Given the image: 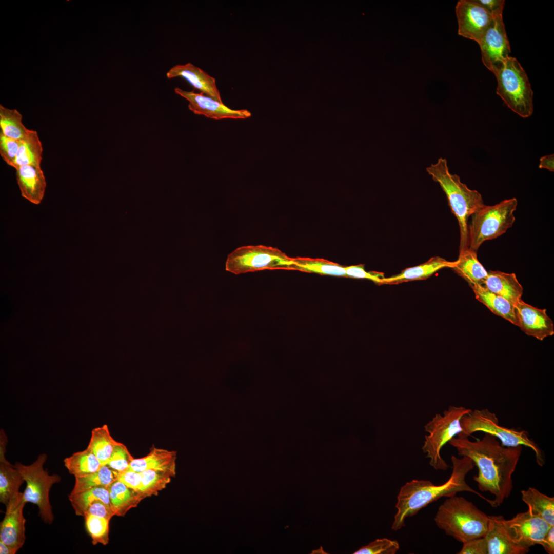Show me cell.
<instances>
[{
    "label": "cell",
    "instance_id": "7dc6e473",
    "mask_svg": "<svg viewBox=\"0 0 554 554\" xmlns=\"http://www.w3.org/2000/svg\"><path fill=\"white\" fill-rule=\"evenodd\" d=\"M19 549L7 545L0 541V553L1 554H15Z\"/></svg>",
    "mask_w": 554,
    "mask_h": 554
},
{
    "label": "cell",
    "instance_id": "ac0fdd59",
    "mask_svg": "<svg viewBox=\"0 0 554 554\" xmlns=\"http://www.w3.org/2000/svg\"><path fill=\"white\" fill-rule=\"evenodd\" d=\"M15 170L22 196L34 204H39L46 188V179L41 166H21Z\"/></svg>",
    "mask_w": 554,
    "mask_h": 554
},
{
    "label": "cell",
    "instance_id": "d590c367",
    "mask_svg": "<svg viewBox=\"0 0 554 554\" xmlns=\"http://www.w3.org/2000/svg\"><path fill=\"white\" fill-rule=\"evenodd\" d=\"M84 518L85 527L91 538L92 544L107 545L109 540L110 520L89 514H86Z\"/></svg>",
    "mask_w": 554,
    "mask_h": 554
},
{
    "label": "cell",
    "instance_id": "30bf717a",
    "mask_svg": "<svg viewBox=\"0 0 554 554\" xmlns=\"http://www.w3.org/2000/svg\"><path fill=\"white\" fill-rule=\"evenodd\" d=\"M47 459L46 454L42 453L29 465L17 462L14 466L26 483L23 492L25 501L37 505L43 521L51 524L53 515L49 500V491L53 484L60 481L61 478L57 474H49L44 469Z\"/></svg>",
    "mask_w": 554,
    "mask_h": 554
},
{
    "label": "cell",
    "instance_id": "5bb4252c",
    "mask_svg": "<svg viewBox=\"0 0 554 554\" xmlns=\"http://www.w3.org/2000/svg\"><path fill=\"white\" fill-rule=\"evenodd\" d=\"M174 92L188 101L189 109L195 114L214 120L246 119L251 116V112L247 109H231L223 102L216 101L201 92L198 93L185 91L178 87L174 88Z\"/></svg>",
    "mask_w": 554,
    "mask_h": 554
},
{
    "label": "cell",
    "instance_id": "603a6c76",
    "mask_svg": "<svg viewBox=\"0 0 554 554\" xmlns=\"http://www.w3.org/2000/svg\"><path fill=\"white\" fill-rule=\"evenodd\" d=\"M176 453L165 449L153 447L146 456L134 459L129 468L142 472L148 469L162 470L176 474Z\"/></svg>",
    "mask_w": 554,
    "mask_h": 554
},
{
    "label": "cell",
    "instance_id": "44dd1931",
    "mask_svg": "<svg viewBox=\"0 0 554 554\" xmlns=\"http://www.w3.org/2000/svg\"><path fill=\"white\" fill-rule=\"evenodd\" d=\"M481 285L514 305L522 299L523 288L514 273L490 270Z\"/></svg>",
    "mask_w": 554,
    "mask_h": 554
},
{
    "label": "cell",
    "instance_id": "5b68a950",
    "mask_svg": "<svg viewBox=\"0 0 554 554\" xmlns=\"http://www.w3.org/2000/svg\"><path fill=\"white\" fill-rule=\"evenodd\" d=\"M493 73L498 82L497 94L506 106L522 117L530 116L533 111V91L518 60L509 56Z\"/></svg>",
    "mask_w": 554,
    "mask_h": 554
},
{
    "label": "cell",
    "instance_id": "7a4b0ae2",
    "mask_svg": "<svg viewBox=\"0 0 554 554\" xmlns=\"http://www.w3.org/2000/svg\"><path fill=\"white\" fill-rule=\"evenodd\" d=\"M451 460L452 472L448 480L443 484L436 485L430 481L413 480L401 488L397 496V512L394 516L392 530L396 531L404 527L407 518L416 515L421 509L440 498L451 497L458 492H472L491 504L492 500L473 489L466 482V475L474 466L471 460L466 456L458 458L452 455Z\"/></svg>",
    "mask_w": 554,
    "mask_h": 554
},
{
    "label": "cell",
    "instance_id": "7bdbcfd3",
    "mask_svg": "<svg viewBox=\"0 0 554 554\" xmlns=\"http://www.w3.org/2000/svg\"><path fill=\"white\" fill-rule=\"evenodd\" d=\"M458 554H487L486 541L484 537L469 540L463 543Z\"/></svg>",
    "mask_w": 554,
    "mask_h": 554
},
{
    "label": "cell",
    "instance_id": "9a60e30c",
    "mask_svg": "<svg viewBox=\"0 0 554 554\" xmlns=\"http://www.w3.org/2000/svg\"><path fill=\"white\" fill-rule=\"evenodd\" d=\"M26 503L23 492L19 491L11 498L6 504L5 515L0 525V541L18 549L25 541L23 508Z\"/></svg>",
    "mask_w": 554,
    "mask_h": 554
},
{
    "label": "cell",
    "instance_id": "ba28073f",
    "mask_svg": "<svg viewBox=\"0 0 554 554\" xmlns=\"http://www.w3.org/2000/svg\"><path fill=\"white\" fill-rule=\"evenodd\" d=\"M471 409L463 406H450L443 414H436L425 426V435L422 449L429 458V464L436 470H446L449 466L441 455V451L454 437L462 432V417Z\"/></svg>",
    "mask_w": 554,
    "mask_h": 554
},
{
    "label": "cell",
    "instance_id": "f6af8a7d",
    "mask_svg": "<svg viewBox=\"0 0 554 554\" xmlns=\"http://www.w3.org/2000/svg\"><path fill=\"white\" fill-rule=\"evenodd\" d=\"M549 554L554 553V526H550L541 544Z\"/></svg>",
    "mask_w": 554,
    "mask_h": 554
},
{
    "label": "cell",
    "instance_id": "4dcf8cb0",
    "mask_svg": "<svg viewBox=\"0 0 554 554\" xmlns=\"http://www.w3.org/2000/svg\"><path fill=\"white\" fill-rule=\"evenodd\" d=\"M294 270L322 275L345 276V267L323 259L306 257L293 258Z\"/></svg>",
    "mask_w": 554,
    "mask_h": 554
},
{
    "label": "cell",
    "instance_id": "6da1fadb",
    "mask_svg": "<svg viewBox=\"0 0 554 554\" xmlns=\"http://www.w3.org/2000/svg\"><path fill=\"white\" fill-rule=\"evenodd\" d=\"M449 443L458 454L470 458L478 469L473 480L482 492L494 496L491 506L497 507L510 495L513 487L512 476L520 459L522 446L506 447L494 436L485 433L481 439L471 441L459 433Z\"/></svg>",
    "mask_w": 554,
    "mask_h": 554
},
{
    "label": "cell",
    "instance_id": "9c48e42d",
    "mask_svg": "<svg viewBox=\"0 0 554 554\" xmlns=\"http://www.w3.org/2000/svg\"><path fill=\"white\" fill-rule=\"evenodd\" d=\"M276 269L294 270L293 258L262 245L239 247L228 255L225 262V270L235 275Z\"/></svg>",
    "mask_w": 554,
    "mask_h": 554
},
{
    "label": "cell",
    "instance_id": "ee69618b",
    "mask_svg": "<svg viewBox=\"0 0 554 554\" xmlns=\"http://www.w3.org/2000/svg\"><path fill=\"white\" fill-rule=\"evenodd\" d=\"M493 16L502 15L504 0H476Z\"/></svg>",
    "mask_w": 554,
    "mask_h": 554
},
{
    "label": "cell",
    "instance_id": "ffe728a7",
    "mask_svg": "<svg viewBox=\"0 0 554 554\" xmlns=\"http://www.w3.org/2000/svg\"><path fill=\"white\" fill-rule=\"evenodd\" d=\"M7 437L1 431L0 439V502L6 504L14 494L19 492L25 482L21 473L14 465L5 458Z\"/></svg>",
    "mask_w": 554,
    "mask_h": 554
},
{
    "label": "cell",
    "instance_id": "e575fe53",
    "mask_svg": "<svg viewBox=\"0 0 554 554\" xmlns=\"http://www.w3.org/2000/svg\"><path fill=\"white\" fill-rule=\"evenodd\" d=\"M142 476L141 492L144 498L158 492L166 487L174 476L170 472L156 469H148L140 472Z\"/></svg>",
    "mask_w": 554,
    "mask_h": 554
},
{
    "label": "cell",
    "instance_id": "83f0119b",
    "mask_svg": "<svg viewBox=\"0 0 554 554\" xmlns=\"http://www.w3.org/2000/svg\"><path fill=\"white\" fill-rule=\"evenodd\" d=\"M43 151L42 144L37 131L30 129L27 135L20 141L13 168L25 165L41 166Z\"/></svg>",
    "mask_w": 554,
    "mask_h": 554
},
{
    "label": "cell",
    "instance_id": "4316f807",
    "mask_svg": "<svg viewBox=\"0 0 554 554\" xmlns=\"http://www.w3.org/2000/svg\"><path fill=\"white\" fill-rule=\"evenodd\" d=\"M522 500L534 515L539 517L550 526H554V498L529 487L521 491Z\"/></svg>",
    "mask_w": 554,
    "mask_h": 554
},
{
    "label": "cell",
    "instance_id": "8fae6325",
    "mask_svg": "<svg viewBox=\"0 0 554 554\" xmlns=\"http://www.w3.org/2000/svg\"><path fill=\"white\" fill-rule=\"evenodd\" d=\"M500 519L512 541L529 549L533 545L541 544L550 526L544 520L532 514L528 508L511 519L506 520L502 516H500Z\"/></svg>",
    "mask_w": 554,
    "mask_h": 554
},
{
    "label": "cell",
    "instance_id": "f546056e",
    "mask_svg": "<svg viewBox=\"0 0 554 554\" xmlns=\"http://www.w3.org/2000/svg\"><path fill=\"white\" fill-rule=\"evenodd\" d=\"M118 442L110 434L106 424L92 429L87 448L98 458L102 465H106L115 446Z\"/></svg>",
    "mask_w": 554,
    "mask_h": 554
},
{
    "label": "cell",
    "instance_id": "484cf974",
    "mask_svg": "<svg viewBox=\"0 0 554 554\" xmlns=\"http://www.w3.org/2000/svg\"><path fill=\"white\" fill-rule=\"evenodd\" d=\"M109 497L115 516H123L145 499L139 491L128 487L118 480L109 487Z\"/></svg>",
    "mask_w": 554,
    "mask_h": 554
},
{
    "label": "cell",
    "instance_id": "1f68e13d",
    "mask_svg": "<svg viewBox=\"0 0 554 554\" xmlns=\"http://www.w3.org/2000/svg\"><path fill=\"white\" fill-rule=\"evenodd\" d=\"M118 472L107 465H102L100 469L87 476L75 477V483L70 493L74 494L99 487H109L117 480Z\"/></svg>",
    "mask_w": 554,
    "mask_h": 554
},
{
    "label": "cell",
    "instance_id": "74e56055",
    "mask_svg": "<svg viewBox=\"0 0 554 554\" xmlns=\"http://www.w3.org/2000/svg\"><path fill=\"white\" fill-rule=\"evenodd\" d=\"M134 459L126 445L118 442L115 446L106 465L120 473L129 468Z\"/></svg>",
    "mask_w": 554,
    "mask_h": 554
},
{
    "label": "cell",
    "instance_id": "f1b7e54d",
    "mask_svg": "<svg viewBox=\"0 0 554 554\" xmlns=\"http://www.w3.org/2000/svg\"><path fill=\"white\" fill-rule=\"evenodd\" d=\"M64 463L69 472L74 477H83L95 472L102 466L96 456L87 448L66 458Z\"/></svg>",
    "mask_w": 554,
    "mask_h": 554
},
{
    "label": "cell",
    "instance_id": "52a82bcc",
    "mask_svg": "<svg viewBox=\"0 0 554 554\" xmlns=\"http://www.w3.org/2000/svg\"><path fill=\"white\" fill-rule=\"evenodd\" d=\"M460 424L462 429L461 433L468 437L482 431L496 437L504 446L528 447L534 452L537 464L540 466L545 464L543 451L529 438L527 431L500 425L496 414L487 408L471 410L462 417Z\"/></svg>",
    "mask_w": 554,
    "mask_h": 554
},
{
    "label": "cell",
    "instance_id": "836d02e7",
    "mask_svg": "<svg viewBox=\"0 0 554 554\" xmlns=\"http://www.w3.org/2000/svg\"><path fill=\"white\" fill-rule=\"evenodd\" d=\"M68 497L77 516L83 517L89 505L97 500H101L111 506L109 487H95L77 493H70Z\"/></svg>",
    "mask_w": 554,
    "mask_h": 554
},
{
    "label": "cell",
    "instance_id": "7c38bea8",
    "mask_svg": "<svg viewBox=\"0 0 554 554\" xmlns=\"http://www.w3.org/2000/svg\"><path fill=\"white\" fill-rule=\"evenodd\" d=\"M478 44L483 64L492 72L510 56V45L502 15L493 17Z\"/></svg>",
    "mask_w": 554,
    "mask_h": 554
},
{
    "label": "cell",
    "instance_id": "ab89813d",
    "mask_svg": "<svg viewBox=\"0 0 554 554\" xmlns=\"http://www.w3.org/2000/svg\"><path fill=\"white\" fill-rule=\"evenodd\" d=\"M346 277L355 279H366L371 280L379 284H383L385 278L382 272L376 271H366L364 265H352L345 267Z\"/></svg>",
    "mask_w": 554,
    "mask_h": 554
},
{
    "label": "cell",
    "instance_id": "d6986e66",
    "mask_svg": "<svg viewBox=\"0 0 554 554\" xmlns=\"http://www.w3.org/2000/svg\"><path fill=\"white\" fill-rule=\"evenodd\" d=\"M489 517V528L484 537L487 554H524L528 552L529 549L522 547L512 541L500 521V516Z\"/></svg>",
    "mask_w": 554,
    "mask_h": 554
},
{
    "label": "cell",
    "instance_id": "277c9868",
    "mask_svg": "<svg viewBox=\"0 0 554 554\" xmlns=\"http://www.w3.org/2000/svg\"><path fill=\"white\" fill-rule=\"evenodd\" d=\"M448 498L436 514V525L462 543L484 537L489 528V516L462 497Z\"/></svg>",
    "mask_w": 554,
    "mask_h": 554
},
{
    "label": "cell",
    "instance_id": "3957f363",
    "mask_svg": "<svg viewBox=\"0 0 554 554\" xmlns=\"http://www.w3.org/2000/svg\"><path fill=\"white\" fill-rule=\"evenodd\" d=\"M426 170L445 193L450 209L456 217L460 229L459 251L468 248V219L485 204L482 195L469 188L456 174H451L447 161L440 157Z\"/></svg>",
    "mask_w": 554,
    "mask_h": 554
},
{
    "label": "cell",
    "instance_id": "7402d4cb",
    "mask_svg": "<svg viewBox=\"0 0 554 554\" xmlns=\"http://www.w3.org/2000/svg\"><path fill=\"white\" fill-rule=\"evenodd\" d=\"M456 264V261H449L438 256L432 257L423 264L404 269L398 274L384 278L383 284L395 285L409 281L425 280L443 268H452Z\"/></svg>",
    "mask_w": 554,
    "mask_h": 554
},
{
    "label": "cell",
    "instance_id": "bcb514c9",
    "mask_svg": "<svg viewBox=\"0 0 554 554\" xmlns=\"http://www.w3.org/2000/svg\"><path fill=\"white\" fill-rule=\"evenodd\" d=\"M539 168L546 169L550 172L554 171V155L551 154L543 156L540 159Z\"/></svg>",
    "mask_w": 554,
    "mask_h": 554
},
{
    "label": "cell",
    "instance_id": "b9f144b4",
    "mask_svg": "<svg viewBox=\"0 0 554 554\" xmlns=\"http://www.w3.org/2000/svg\"><path fill=\"white\" fill-rule=\"evenodd\" d=\"M117 480L121 481L129 488L139 491L141 490L142 476L140 472H137L128 468L122 472L118 473Z\"/></svg>",
    "mask_w": 554,
    "mask_h": 554
},
{
    "label": "cell",
    "instance_id": "8d00e7d4",
    "mask_svg": "<svg viewBox=\"0 0 554 554\" xmlns=\"http://www.w3.org/2000/svg\"><path fill=\"white\" fill-rule=\"evenodd\" d=\"M399 549L400 544L397 540L377 539L361 547L353 554H395Z\"/></svg>",
    "mask_w": 554,
    "mask_h": 554
},
{
    "label": "cell",
    "instance_id": "60d3db41",
    "mask_svg": "<svg viewBox=\"0 0 554 554\" xmlns=\"http://www.w3.org/2000/svg\"><path fill=\"white\" fill-rule=\"evenodd\" d=\"M86 514L104 518L109 520L115 516L111 506L101 500H97L91 503L87 508L84 516Z\"/></svg>",
    "mask_w": 554,
    "mask_h": 554
},
{
    "label": "cell",
    "instance_id": "2e32d148",
    "mask_svg": "<svg viewBox=\"0 0 554 554\" xmlns=\"http://www.w3.org/2000/svg\"><path fill=\"white\" fill-rule=\"evenodd\" d=\"M515 305L518 326L527 335L542 341L554 334L553 323L546 309L535 307L522 299Z\"/></svg>",
    "mask_w": 554,
    "mask_h": 554
},
{
    "label": "cell",
    "instance_id": "4fadbf2b",
    "mask_svg": "<svg viewBox=\"0 0 554 554\" xmlns=\"http://www.w3.org/2000/svg\"><path fill=\"white\" fill-rule=\"evenodd\" d=\"M458 34L479 43L493 17L476 0H460L456 7Z\"/></svg>",
    "mask_w": 554,
    "mask_h": 554
},
{
    "label": "cell",
    "instance_id": "d6a6232c",
    "mask_svg": "<svg viewBox=\"0 0 554 554\" xmlns=\"http://www.w3.org/2000/svg\"><path fill=\"white\" fill-rule=\"evenodd\" d=\"M23 116L16 109H10L0 105V132L9 138L21 141L30 129L22 122Z\"/></svg>",
    "mask_w": 554,
    "mask_h": 554
},
{
    "label": "cell",
    "instance_id": "8992f818",
    "mask_svg": "<svg viewBox=\"0 0 554 554\" xmlns=\"http://www.w3.org/2000/svg\"><path fill=\"white\" fill-rule=\"evenodd\" d=\"M518 201L513 197L493 205H484L471 216L468 226V248L477 251L485 241L495 239L511 228Z\"/></svg>",
    "mask_w": 554,
    "mask_h": 554
},
{
    "label": "cell",
    "instance_id": "e0dca14e",
    "mask_svg": "<svg viewBox=\"0 0 554 554\" xmlns=\"http://www.w3.org/2000/svg\"><path fill=\"white\" fill-rule=\"evenodd\" d=\"M166 76L169 79L183 77L201 93L222 102L215 78L190 63L174 66L168 71Z\"/></svg>",
    "mask_w": 554,
    "mask_h": 554
},
{
    "label": "cell",
    "instance_id": "cb8c5ba5",
    "mask_svg": "<svg viewBox=\"0 0 554 554\" xmlns=\"http://www.w3.org/2000/svg\"><path fill=\"white\" fill-rule=\"evenodd\" d=\"M476 298L492 313L517 326L518 319L515 305L504 298L494 293L481 285L470 286Z\"/></svg>",
    "mask_w": 554,
    "mask_h": 554
},
{
    "label": "cell",
    "instance_id": "f35d334b",
    "mask_svg": "<svg viewBox=\"0 0 554 554\" xmlns=\"http://www.w3.org/2000/svg\"><path fill=\"white\" fill-rule=\"evenodd\" d=\"M20 141L4 135L0 132V155L8 165L13 167L17 154Z\"/></svg>",
    "mask_w": 554,
    "mask_h": 554
},
{
    "label": "cell",
    "instance_id": "d4e9b609",
    "mask_svg": "<svg viewBox=\"0 0 554 554\" xmlns=\"http://www.w3.org/2000/svg\"><path fill=\"white\" fill-rule=\"evenodd\" d=\"M453 270L468 283L469 286L482 285L488 271L479 261L477 251L468 248L459 251Z\"/></svg>",
    "mask_w": 554,
    "mask_h": 554
}]
</instances>
